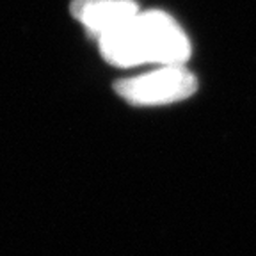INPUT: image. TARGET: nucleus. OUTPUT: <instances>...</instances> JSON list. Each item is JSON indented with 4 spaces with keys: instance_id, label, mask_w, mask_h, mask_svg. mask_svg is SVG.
Listing matches in <instances>:
<instances>
[{
    "instance_id": "nucleus-3",
    "label": "nucleus",
    "mask_w": 256,
    "mask_h": 256,
    "mask_svg": "<svg viewBox=\"0 0 256 256\" xmlns=\"http://www.w3.org/2000/svg\"><path fill=\"white\" fill-rule=\"evenodd\" d=\"M70 9L94 40L121 27L139 12L134 0H73Z\"/></svg>"
},
{
    "instance_id": "nucleus-1",
    "label": "nucleus",
    "mask_w": 256,
    "mask_h": 256,
    "mask_svg": "<svg viewBox=\"0 0 256 256\" xmlns=\"http://www.w3.org/2000/svg\"><path fill=\"white\" fill-rule=\"evenodd\" d=\"M96 41L104 59L118 68L185 64L192 52L184 28L171 14L158 9L139 11L132 20Z\"/></svg>"
},
{
    "instance_id": "nucleus-2",
    "label": "nucleus",
    "mask_w": 256,
    "mask_h": 256,
    "mask_svg": "<svg viewBox=\"0 0 256 256\" xmlns=\"http://www.w3.org/2000/svg\"><path fill=\"white\" fill-rule=\"evenodd\" d=\"M124 102L137 107H155L187 100L198 91V78L185 64L158 66L142 75L121 78L114 84Z\"/></svg>"
}]
</instances>
